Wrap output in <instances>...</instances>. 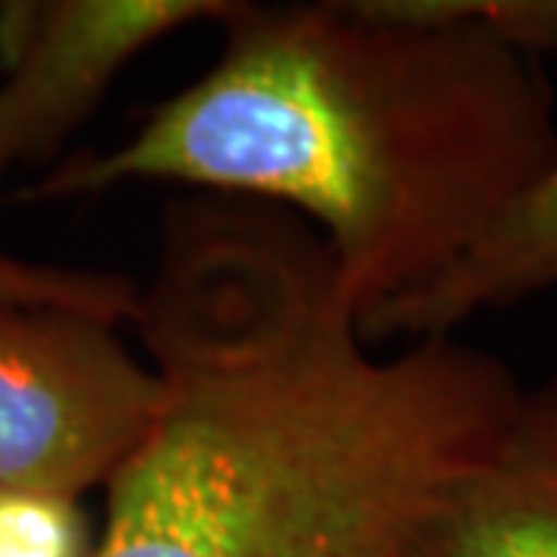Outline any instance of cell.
Instances as JSON below:
<instances>
[{"label":"cell","instance_id":"obj_2","mask_svg":"<svg viewBox=\"0 0 557 557\" xmlns=\"http://www.w3.org/2000/svg\"><path fill=\"white\" fill-rule=\"evenodd\" d=\"M152 424L94 557H394L437 493L428 443L338 359L239 325L161 335Z\"/></svg>","mask_w":557,"mask_h":557},{"label":"cell","instance_id":"obj_6","mask_svg":"<svg viewBox=\"0 0 557 557\" xmlns=\"http://www.w3.org/2000/svg\"><path fill=\"white\" fill-rule=\"evenodd\" d=\"M552 288H557V164L456 267L416 295L372 313L359 332L369 344L391 335L443 338L483 310L511 307Z\"/></svg>","mask_w":557,"mask_h":557},{"label":"cell","instance_id":"obj_3","mask_svg":"<svg viewBox=\"0 0 557 557\" xmlns=\"http://www.w3.org/2000/svg\"><path fill=\"white\" fill-rule=\"evenodd\" d=\"M119 322L0 300V493L81 502L152 424L159 375Z\"/></svg>","mask_w":557,"mask_h":557},{"label":"cell","instance_id":"obj_5","mask_svg":"<svg viewBox=\"0 0 557 557\" xmlns=\"http://www.w3.org/2000/svg\"><path fill=\"white\" fill-rule=\"evenodd\" d=\"M394 557H557V372L523 391L493 453L416 520Z\"/></svg>","mask_w":557,"mask_h":557},{"label":"cell","instance_id":"obj_4","mask_svg":"<svg viewBox=\"0 0 557 557\" xmlns=\"http://www.w3.org/2000/svg\"><path fill=\"white\" fill-rule=\"evenodd\" d=\"M230 0H16L0 3V189L60 164L119 75L146 47Z\"/></svg>","mask_w":557,"mask_h":557},{"label":"cell","instance_id":"obj_7","mask_svg":"<svg viewBox=\"0 0 557 557\" xmlns=\"http://www.w3.org/2000/svg\"><path fill=\"white\" fill-rule=\"evenodd\" d=\"M0 300H35L127 325L139 304L134 278L100 270H78L0 251Z\"/></svg>","mask_w":557,"mask_h":557},{"label":"cell","instance_id":"obj_1","mask_svg":"<svg viewBox=\"0 0 557 557\" xmlns=\"http://www.w3.org/2000/svg\"><path fill=\"white\" fill-rule=\"evenodd\" d=\"M218 62L20 201L171 180L317 220L372 313L456 267L557 164L555 90L490 0L226 3Z\"/></svg>","mask_w":557,"mask_h":557},{"label":"cell","instance_id":"obj_8","mask_svg":"<svg viewBox=\"0 0 557 557\" xmlns=\"http://www.w3.org/2000/svg\"><path fill=\"white\" fill-rule=\"evenodd\" d=\"M94 548L81 502L0 493V557H94Z\"/></svg>","mask_w":557,"mask_h":557}]
</instances>
